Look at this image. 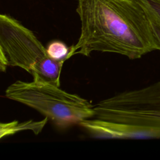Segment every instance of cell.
Returning <instances> with one entry per match:
<instances>
[{
	"label": "cell",
	"mask_w": 160,
	"mask_h": 160,
	"mask_svg": "<svg viewBox=\"0 0 160 160\" xmlns=\"http://www.w3.org/2000/svg\"><path fill=\"white\" fill-rule=\"evenodd\" d=\"M81 21L77 42L67 59L92 52H112L137 59L159 51L146 11L139 0H78Z\"/></svg>",
	"instance_id": "1"
},
{
	"label": "cell",
	"mask_w": 160,
	"mask_h": 160,
	"mask_svg": "<svg viewBox=\"0 0 160 160\" xmlns=\"http://www.w3.org/2000/svg\"><path fill=\"white\" fill-rule=\"evenodd\" d=\"M5 96L36 110L60 129L79 125L95 115L86 99L42 81L18 80L6 88Z\"/></svg>",
	"instance_id": "2"
},
{
	"label": "cell",
	"mask_w": 160,
	"mask_h": 160,
	"mask_svg": "<svg viewBox=\"0 0 160 160\" xmlns=\"http://www.w3.org/2000/svg\"><path fill=\"white\" fill-rule=\"evenodd\" d=\"M94 117L132 126L136 139H160V81L98 102Z\"/></svg>",
	"instance_id": "3"
},
{
	"label": "cell",
	"mask_w": 160,
	"mask_h": 160,
	"mask_svg": "<svg viewBox=\"0 0 160 160\" xmlns=\"http://www.w3.org/2000/svg\"><path fill=\"white\" fill-rule=\"evenodd\" d=\"M0 51L5 54L8 66L23 69L32 74L33 80L60 86L64 61L52 59L32 31L5 14L0 15Z\"/></svg>",
	"instance_id": "4"
},
{
	"label": "cell",
	"mask_w": 160,
	"mask_h": 160,
	"mask_svg": "<svg viewBox=\"0 0 160 160\" xmlns=\"http://www.w3.org/2000/svg\"><path fill=\"white\" fill-rule=\"evenodd\" d=\"M48 55L58 61H65L69 52V48L62 41L54 40L51 41L46 47Z\"/></svg>",
	"instance_id": "5"
},
{
	"label": "cell",
	"mask_w": 160,
	"mask_h": 160,
	"mask_svg": "<svg viewBox=\"0 0 160 160\" xmlns=\"http://www.w3.org/2000/svg\"><path fill=\"white\" fill-rule=\"evenodd\" d=\"M142 6L144 7L146 11L148 18L151 24L154 35L157 39V41L159 46V51H160V18L149 9L146 8L143 5Z\"/></svg>",
	"instance_id": "6"
},
{
	"label": "cell",
	"mask_w": 160,
	"mask_h": 160,
	"mask_svg": "<svg viewBox=\"0 0 160 160\" xmlns=\"http://www.w3.org/2000/svg\"><path fill=\"white\" fill-rule=\"evenodd\" d=\"M146 8L149 9L160 18V0H139Z\"/></svg>",
	"instance_id": "7"
}]
</instances>
